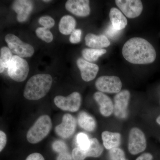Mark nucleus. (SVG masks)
I'll use <instances>...</instances> for the list:
<instances>
[{
    "label": "nucleus",
    "mask_w": 160,
    "mask_h": 160,
    "mask_svg": "<svg viewBox=\"0 0 160 160\" xmlns=\"http://www.w3.org/2000/svg\"><path fill=\"white\" fill-rule=\"evenodd\" d=\"M82 30L80 29H75L72 32L69 37V41L72 44H77L80 42L82 36Z\"/></svg>",
    "instance_id": "nucleus-30"
},
{
    "label": "nucleus",
    "mask_w": 160,
    "mask_h": 160,
    "mask_svg": "<svg viewBox=\"0 0 160 160\" xmlns=\"http://www.w3.org/2000/svg\"><path fill=\"white\" fill-rule=\"evenodd\" d=\"M72 155L73 160H84L86 158L84 150L79 147H76L73 149Z\"/></svg>",
    "instance_id": "nucleus-29"
},
{
    "label": "nucleus",
    "mask_w": 160,
    "mask_h": 160,
    "mask_svg": "<svg viewBox=\"0 0 160 160\" xmlns=\"http://www.w3.org/2000/svg\"><path fill=\"white\" fill-rule=\"evenodd\" d=\"M106 50L104 49H85L82 51L83 57L89 62H95L102 55L105 54Z\"/></svg>",
    "instance_id": "nucleus-23"
},
{
    "label": "nucleus",
    "mask_w": 160,
    "mask_h": 160,
    "mask_svg": "<svg viewBox=\"0 0 160 160\" xmlns=\"http://www.w3.org/2000/svg\"><path fill=\"white\" fill-rule=\"evenodd\" d=\"M76 140L78 146V147L84 150L89 149L90 146V139L87 135L83 132H80L77 136Z\"/></svg>",
    "instance_id": "nucleus-25"
},
{
    "label": "nucleus",
    "mask_w": 160,
    "mask_h": 160,
    "mask_svg": "<svg viewBox=\"0 0 160 160\" xmlns=\"http://www.w3.org/2000/svg\"><path fill=\"white\" fill-rule=\"evenodd\" d=\"M52 78L49 74L35 75L26 83L24 96L29 100H38L45 96L51 89Z\"/></svg>",
    "instance_id": "nucleus-2"
},
{
    "label": "nucleus",
    "mask_w": 160,
    "mask_h": 160,
    "mask_svg": "<svg viewBox=\"0 0 160 160\" xmlns=\"http://www.w3.org/2000/svg\"><path fill=\"white\" fill-rule=\"evenodd\" d=\"M38 22L44 28L49 29L53 27L55 25L54 20L49 16H44L40 18Z\"/></svg>",
    "instance_id": "nucleus-27"
},
{
    "label": "nucleus",
    "mask_w": 160,
    "mask_h": 160,
    "mask_svg": "<svg viewBox=\"0 0 160 160\" xmlns=\"http://www.w3.org/2000/svg\"><path fill=\"white\" fill-rule=\"evenodd\" d=\"M146 141L145 134L142 131L135 127L129 132L128 149L132 155L138 154L146 149Z\"/></svg>",
    "instance_id": "nucleus-7"
},
{
    "label": "nucleus",
    "mask_w": 160,
    "mask_h": 160,
    "mask_svg": "<svg viewBox=\"0 0 160 160\" xmlns=\"http://www.w3.org/2000/svg\"><path fill=\"white\" fill-rule=\"evenodd\" d=\"M156 122L159 125H160V115L157 118Z\"/></svg>",
    "instance_id": "nucleus-36"
},
{
    "label": "nucleus",
    "mask_w": 160,
    "mask_h": 160,
    "mask_svg": "<svg viewBox=\"0 0 160 160\" xmlns=\"http://www.w3.org/2000/svg\"><path fill=\"white\" fill-rule=\"evenodd\" d=\"M29 64L26 60L17 55L12 56L8 68L9 77L16 82L25 81L29 74Z\"/></svg>",
    "instance_id": "nucleus-4"
},
{
    "label": "nucleus",
    "mask_w": 160,
    "mask_h": 160,
    "mask_svg": "<svg viewBox=\"0 0 160 160\" xmlns=\"http://www.w3.org/2000/svg\"><path fill=\"white\" fill-rule=\"evenodd\" d=\"M13 56L11 50L7 47H2L0 50V72L2 73L5 68H8Z\"/></svg>",
    "instance_id": "nucleus-22"
},
{
    "label": "nucleus",
    "mask_w": 160,
    "mask_h": 160,
    "mask_svg": "<svg viewBox=\"0 0 160 160\" xmlns=\"http://www.w3.org/2000/svg\"><path fill=\"white\" fill-rule=\"evenodd\" d=\"M5 41L12 52L20 57H31L34 53V48L31 45L24 42L14 34L6 35Z\"/></svg>",
    "instance_id": "nucleus-5"
},
{
    "label": "nucleus",
    "mask_w": 160,
    "mask_h": 160,
    "mask_svg": "<svg viewBox=\"0 0 160 160\" xmlns=\"http://www.w3.org/2000/svg\"><path fill=\"white\" fill-rule=\"evenodd\" d=\"M120 31L115 29L112 25H109L106 31V33L107 36L111 39L115 38L120 34Z\"/></svg>",
    "instance_id": "nucleus-31"
},
{
    "label": "nucleus",
    "mask_w": 160,
    "mask_h": 160,
    "mask_svg": "<svg viewBox=\"0 0 160 160\" xmlns=\"http://www.w3.org/2000/svg\"><path fill=\"white\" fill-rule=\"evenodd\" d=\"M117 6L129 18L138 17L143 10V5L139 0H116Z\"/></svg>",
    "instance_id": "nucleus-9"
},
{
    "label": "nucleus",
    "mask_w": 160,
    "mask_h": 160,
    "mask_svg": "<svg viewBox=\"0 0 160 160\" xmlns=\"http://www.w3.org/2000/svg\"><path fill=\"white\" fill-rule=\"evenodd\" d=\"M76 127V121L71 114L66 113L63 116L62 122L56 127L57 134L60 137L67 139L74 133Z\"/></svg>",
    "instance_id": "nucleus-11"
},
{
    "label": "nucleus",
    "mask_w": 160,
    "mask_h": 160,
    "mask_svg": "<svg viewBox=\"0 0 160 160\" xmlns=\"http://www.w3.org/2000/svg\"><path fill=\"white\" fill-rule=\"evenodd\" d=\"M78 122L81 128L87 131H93L96 126L94 118L85 112H82L79 114Z\"/></svg>",
    "instance_id": "nucleus-20"
},
{
    "label": "nucleus",
    "mask_w": 160,
    "mask_h": 160,
    "mask_svg": "<svg viewBox=\"0 0 160 160\" xmlns=\"http://www.w3.org/2000/svg\"><path fill=\"white\" fill-rule=\"evenodd\" d=\"M76 26V22L74 18L70 15L64 16L59 23V30L64 35L71 34Z\"/></svg>",
    "instance_id": "nucleus-19"
},
{
    "label": "nucleus",
    "mask_w": 160,
    "mask_h": 160,
    "mask_svg": "<svg viewBox=\"0 0 160 160\" xmlns=\"http://www.w3.org/2000/svg\"><path fill=\"white\" fill-rule=\"evenodd\" d=\"M65 7L68 11L78 17H85L88 16L90 12L88 0H68Z\"/></svg>",
    "instance_id": "nucleus-12"
},
{
    "label": "nucleus",
    "mask_w": 160,
    "mask_h": 160,
    "mask_svg": "<svg viewBox=\"0 0 160 160\" xmlns=\"http://www.w3.org/2000/svg\"><path fill=\"white\" fill-rule=\"evenodd\" d=\"M72 155L69 150L58 153L57 160H72Z\"/></svg>",
    "instance_id": "nucleus-32"
},
{
    "label": "nucleus",
    "mask_w": 160,
    "mask_h": 160,
    "mask_svg": "<svg viewBox=\"0 0 160 160\" xmlns=\"http://www.w3.org/2000/svg\"><path fill=\"white\" fill-rule=\"evenodd\" d=\"M123 57L129 62L134 64H148L154 62L156 52L148 41L141 38H133L124 44Z\"/></svg>",
    "instance_id": "nucleus-1"
},
{
    "label": "nucleus",
    "mask_w": 160,
    "mask_h": 160,
    "mask_svg": "<svg viewBox=\"0 0 160 160\" xmlns=\"http://www.w3.org/2000/svg\"><path fill=\"white\" fill-rule=\"evenodd\" d=\"M43 2H51V1H49V0L46 1V0H44V1H43Z\"/></svg>",
    "instance_id": "nucleus-37"
},
{
    "label": "nucleus",
    "mask_w": 160,
    "mask_h": 160,
    "mask_svg": "<svg viewBox=\"0 0 160 160\" xmlns=\"http://www.w3.org/2000/svg\"><path fill=\"white\" fill-rule=\"evenodd\" d=\"M82 102L81 95L77 92H72L68 96L59 95L54 99V102L58 108L71 112H75L79 109Z\"/></svg>",
    "instance_id": "nucleus-6"
},
{
    "label": "nucleus",
    "mask_w": 160,
    "mask_h": 160,
    "mask_svg": "<svg viewBox=\"0 0 160 160\" xmlns=\"http://www.w3.org/2000/svg\"><path fill=\"white\" fill-rule=\"evenodd\" d=\"M12 9L17 13L18 22H22L28 19L33 8V2L28 0H17L12 4Z\"/></svg>",
    "instance_id": "nucleus-14"
},
{
    "label": "nucleus",
    "mask_w": 160,
    "mask_h": 160,
    "mask_svg": "<svg viewBox=\"0 0 160 160\" xmlns=\"http://www.w3.org/2000/svg\"><path fill=\"white\" fill-rule=\"evenodd\" d=\"M95 86L101 92L118 93L122 89V84L118 77L104 76L97 80Z\"/></svg>",
    "instance_id": "nucleus-8"
},
{
    "label": "nucleus",
    "mask_w": 160,
    "mask_h": 160,
    "mask_svg": "<svg viewBox=\"0 0 160 160\" xmlns=\"http://www.w3.org/2000/svg\"><path fill=\"white\" fill-rule=\"evenodd\" d=\"M104 148L97 139L93 138L90 139V146L89 149L84 150L85 156L87 157L98 158L102 153Z\"/></svg>",
    "instance_id": "nucleus-21"
},
{
    "label": "nucleus",
    "mask_w": 160,
    "mask_h": 160,
    "mask_svg": "<svg viewBox=\"0 0 160 160\" xmlns=\"http://www.w3.org/2000/svg\"><path fill=\"white\" fill-rule=\"evenodd\" d=\"M85 39L86 46L94 49H102L110 45L108 38L104 35L97 36L92 33H88Z\"/></svg>",
    "instance_id": "nucleus-16"
},
{
    "label": "nucleus",
    "mask_w": 160,
    "mask_h": 160,
    "mask_svg": "<svg viewBox=\"0 0 160 160\" xmlns=\"http://www.w3.org/2000/svg\"><path fill=\"white\" fill-rule=\"evenodd\" d=\"M38 38L47 43H50L53 40V35L49 29L44 27H39L36 30Z\"/></svg>",
    "instance_id": "nucleus-24"
},
{
    "label": "nucleus",
    "mask_w": 160,
    "mask_h": 160,
    "mask_svg": "<svg viewBox=\"0 0 160 160\" xmlns=\"http://www.w3.org/2000/svg\"><path fill=\"white\" fill-rule=\"evenodd\" d=\"M77 65L81 73L82 79L86 82L94 79L99 71V67L96 64L89 62L82 58L77 61Z\"/></svg>",
    "instance_id": "nucleus-13"
},
{
    "label": "nucleus",
    "mask_w": 160,
    "mask_h": 160,
    "mask_svg": "<svg viewBox=\"0 0 160 160\" xmlns=\"http://www.w3.org/2000/svg\"><path fill=\"white\" fill-rule=\"evenodd\" d=\"M52 127V121L49 116H41L27 132V140L32 144L39 142L48 135Z\"/></svg>",
    "instance_id": "nucleus-3"
},
{
    "label": "nucleus",
    "mask_w": 160,
    "mask_h": 160,
    "mask_svg": "<svg viewBox=\"0 0 160 160\" xmlns=\"http://www.w3.org/2000/svg\"><path fill=\"white\" fill-rule=\"evenodd\" d=\"M26 160H45L42 154L38 152H34L29 155Z\"/></svg>",
    "instance_id": "nucleus-34"
},
{
    "label": "nucleus",
    "mask_w": 160,
    "mask_h": 160,
    "mask_svg": "<svg viewBox=\"0 0 160 160\" xmlns=\"http://www.w3.org/2000/svg\"><path fill=\"white\" fill-rule=\"evenodd\" d=\"M109 156L110 160H128L126 159L124 152L118 148L109 150Z\"/></svg>",
    "instance_id": "nucleus-26"
},
{
    "label": "nucleus",
    "mask_w": 160,
    "mask_h": 160,
    "mask_svg": "<svg viewBox=\"0 0 160 160\" xmlns=\"http://www.w3.org/2000/svg\"><path fill=\"white\" fill-rule=\"evenodd\" d=\"M52 149L56 152L59 153L68 151V148L65 142L60 140L55 141L52 144Z\"/></svg>",
    "instance_id": "nucleus-28"
},
{
    "label": "nucleus",
    "mask_w": 160,
    "mask_h": 160,
    "mask_svg": "<svg viewBox=\"0 0 160 160\" xmlns=\"http://www.w3.org/2000/svg\"><path fill=\"white\" fill-rule=\"evenodd\" d=\"M109 16L111 24L115 29L121 31L127 26V19L118 9L112 8L109 12Z\"/></svg>",
    "instance_id": "nucleus-17"
},
{
    "label": "nucleus",
    "mask_w": 160,
    "mask_h": 160,
    "mask_svg": "<svg viewBox=\"0 0 160 160\" xmlns=\"http://www.w3.org/2000/svg\"><path fill=\"white\" fill-rule=\"evenodd\" d=\"M93 97L99 105L101 114L106 117L111 115L114 111V106L110 98L101 92H96Z\"/></svg>",
    "instance_id": "nucleus-15"
},
{
    "label": "nucleus",
    "mask_w": 160,
    "mask_h": 160,
    "mask_svg": "<svg viewBox=\"0 0 160 160\" xmlns=\"http://www.w3.org/2000/svg\"><path fill=\"white\" fill-rule=\"evenodd\" d=\"M130 94L127 90H123L114 97V113L117 117L126 118L127 116V108Z\"/></svg>",
    "instance_id": "nucleus-10"
},
{
    "label": "nucleus",
    "mask_w": 160,
    "mask_h": 160,
    "mask_svg": "<svg viewBox=\"0 0 160 160\" xmlns=\"http://www.w3.org/2000/svg\"><path fill=\"white\" fill-rule=\"evenodd\" d=\"M152 158H153V157L152 155L150 153L146 152L141 155L136 160H152Z\"/></svg>",
    "instance_id": "nucleus-35"
},
{
    "label": "nucleus",
    "mask_w": 160,
    "mask_h": 160,
    "mask_svg": "<svg viewBox=\"0 0 160 160\" xmlns=\"http://www.w3.org/2000/svg\"><path fill=\"white\" fill-rule=\"evenodd\" d=\"M6 142L7 138L6 133L1 130L0 131V151L2 152L5 148V146H6Z\"/></svg>",
    "instance_id": "nucleus-33"
},
{
    "label": "nucleus",
    "mask_w": 160,
    "mask_h": 160,
    "mask_svg": "<svg viewBox=\"0 0 160 160\" xmlns=\"http://www.w3.org/2000/svg\"><path fill=\"white\" fill-rule=\"evenodd\" d=\"M102 137L104 147L108 150L118 148L121 142V134L118 132L104 131Z\"/></svg>",
    "instance_id": "nucleus-18"
}]
</instances>
